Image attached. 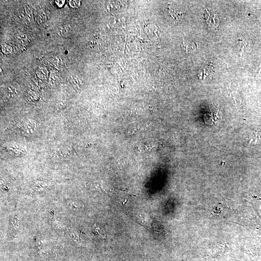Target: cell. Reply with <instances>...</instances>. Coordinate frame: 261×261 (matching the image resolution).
<instances>
[{
  "label": "cell",
  "mask_w": 261,
  "mask_h": 261,
  "mask_svg": "<svg viewBox=\"0 0 261 261\" xmlns=\"http://www.w3.org/2000/svg\"><path fill=\"white\" fill-rule=\"evenodd\" d=\"M203 17L209 27L217 28L220 24V19L217 13L210 9H205Z\"/></svg>",
  "instance_id": "obj_1"
},
{
  "label": "cell",
  "mask_w": 261,
  "mask_h": 261,
  "mask_svg": "<svg viewBox=\"0 0 261 261\" xmlns=\"http://www.w3.org/2000/svg\"><path fill=\"white\" fill-rule=\"evenodd\" d=\"M93 232L95 236H99L101 238H106V233L104 229L101 226L94 223L93 225Z\"/></svg>",
  "instance_id": "obj_2"
},
{
  "label": "cell",
  "mask_w": 261,
  "mask_h": 261,
  "mask_svg": "<svg viewBox=\"0 0 261 261\" xmlns=\"http://www.w3.org/2000/svg\"><path fill=\"white\" fill-rule=\"evenodd\" d=\"M48 13L44 10H42L38 14L36 17V21L39 24L44 23L48 19Z\"/></svg>",
  "instance_id": "obj_3"
},
{
  "label": "cell",
  "mask_w": 261,
  "mask_h": 261,
  "mask_svg": "<svg viewBox=\"0 0 261 261\" xmlns=\"http://www.w3.org/2000/svg\"><path fill=\"white\" fill-rule=\"evenodd\" d=\"M167 13L168 17H169L172 20L177 21L180 19V13L178 11H175L174 9H171L170 7H168L167 9Z\"/></svg>",
  "instance_id": "obj_4"
},
{
  "label": "cell",
  "mask_w": 261,
  "mask_h": 261,
  "mask_svg": "<svg viewBox=\"0 0 261 261\" xmlns=\"http://www.w3.org/2000/svg\"><path fill=\"white\" fill-rule=\"evenodd\" d=\"M36 74L40 79H46L48 77V72L46 68L41 67L37 70Z\"/></svg>",
  "instance_id": "obj_5"
},
{
  "label": "cell",
  "mask_w": 261,
  "mask_h": 261,
  "mask_svg": "<svg viewBox=\"0 0 261 261\" xmlns=\"http://www.w3.org/2000/svg\"><path fill=\"white\" fill-rule=\"evenodd\" d=\"M59 75L57 73L52 72L49 76V83L52 85H54L59 81Z\"/></svg>",
  "instance_id": "obj_6"
},
{
  "label": "cell",
  "mask_w": 261,
  "mask_h": 261,
  "mask_svg": "<svg viewBox=\"0 0 261 261\" xmlns=\"http://www.w3.org/2000/svg\"><path fill=\"white\" fill-rule=\"evenodd\" d=\"M70 79H71L72 83L75 85V86H79V84H80L81 83L80 77H79V75H72L70 76Z\"/></svg>",
  "instance_id": "obj_7"
},
{
  "label": "cell",
  "mask_w": 261,
  "mask_h": 261,
  "mask_svg": "<svg viewBox=\"0 0 261 261\" xmlns=\"http://www.w3.org/2000/svg\"><path fill=\"white\" fill-rule=\"evenodd\" d=\"M2 50L4 53L6 54H9L13 52L12 47L9 44H5L2 45Z\"/></svg>",
  "instance_id": "obj_8"
},
{
  "label": "cell",
  "mask_w": 261,
  "mask_h": 261,
  "mask_svg": "<svg viewBox=\"0 0 261 261\" xmlns=\"http://www.w3.org/2000/svg\"><path fill=\"white\" fill-rule=\"evenodd\" d=\"M25 11H26V16L28 17L32 20L33 17V16L32 11L31 10L30 7H29L28 6H25Z\"/></svg>",
  "instance_id": "obj_9"
},
{
  "label": "cell",
  "mask_w": 261,
  "mask_h": 261,
  "mask_svg": "<svg viewBox=\"0 0 261 261\" xmlns=\"http://www.w3.org/2000/svg\"><path fill=\"white\" fill-rule=\"evenodd\" d=\"M69 206L72 209H79V208H81L80 206V203L78 202H70L69 204Z\"/></svg>",
  "instance_id": "obj_10"
},
{
  "label": "cell",
  "mask_w": 261,
  "mask_h": 261,
  "mask_svg": "<svg viewBox=\"0 0 261 261\" xmlns=\"http://www.w3.org/2000/svg\"><path fill=\"white\" fill-rule=\"evenodd\" d=\"M70 6L73 8H76L79 7L80 5V1H70Z\"/></svg>",
  "instance_id": "obj_11"
},
{
  "label": "cell",
  "mask_w": 261,
  "mask_h": 261,
  "mask_svg": "<svg viewBox=\"0 0 261 261\" xmlns=\"http://www.w3.org/2000/svg\"><path fill=\"white\" fill-rule=\"evenodd\" d=\"M68 29V28L66 26L62 27L60 29H59V33H60V34H64L67 32Z\"/></svg>",
  "instance_id": "obj_12"
},
{
  "label": "cell",
  "mask_w": 261,
  "mask_h": 261,
  "mask_svg": "<svg viewBox=\"0 0 261 261\" xmlns=\"http://www.w3.org/2000/svg\"><path fill=\"white\" fill-rule=\"evenodd\" d=\"M65 1L60 0V1H55V4L58 6L59 7H63V5L65 4Z\"/></svg>",
  "instance_id": "obj_13"
}]
</instances>
